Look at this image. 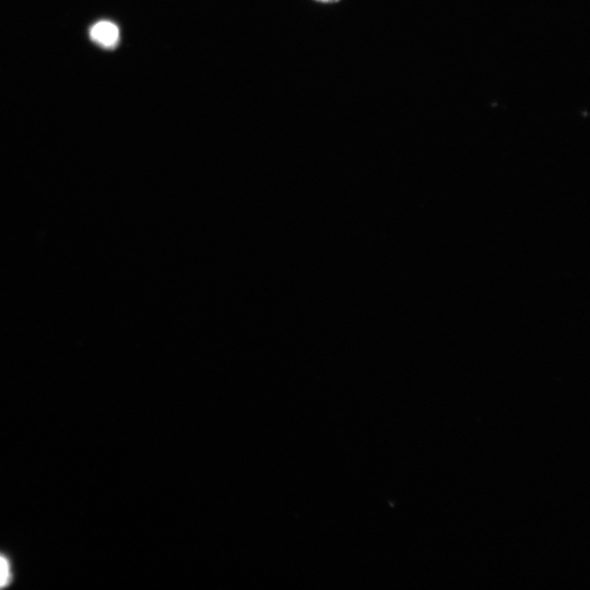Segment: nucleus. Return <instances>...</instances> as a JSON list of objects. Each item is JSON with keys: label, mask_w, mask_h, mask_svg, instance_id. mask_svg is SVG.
Here are the masks:
<instances>
[{"label": "nucleus", "mask_w": 590, "mask_h": 590, "mask_svg": "<svg viewBox=\"0 0 590 590\" xmlns=\"http://www.w3.org/2000/svg\"><path fill=\"white\" fill-rule=\"evenodd\" d=\"M94 43L103 49L113 50L120 43V29L113 22L100 21L90 31Z\"/></svg>", "instance_id": "obj_1"}, {"label": "nucleus", "mask_w": 590, "mask_h": 590, "mask_svg": "<svg viewBox=\"0 0 590 590\" xmlns=\"http://www.w3.org/2000/svg\"><path fill=\"white\" fill-rule=\"evenodd\" d=\"M11 581V568L8 559L0 554V588L6 587Z\"/></svg>", "instance_id": "obj_2"}, {"label": "nucleus", "mask_w": 590, "mask_h": 590, "mask_svg": "<svg viewBox=\"0 0 590 590\" xmlns=\"http://www.w3.org/2000/svg\"><path fill=\"white\" fill-rule=\"evenodd\" d=\"M316 2L324 4H334L340 2V0H316Z\"/></svg>", "instance_id": "obj_3"}]
</instances>
